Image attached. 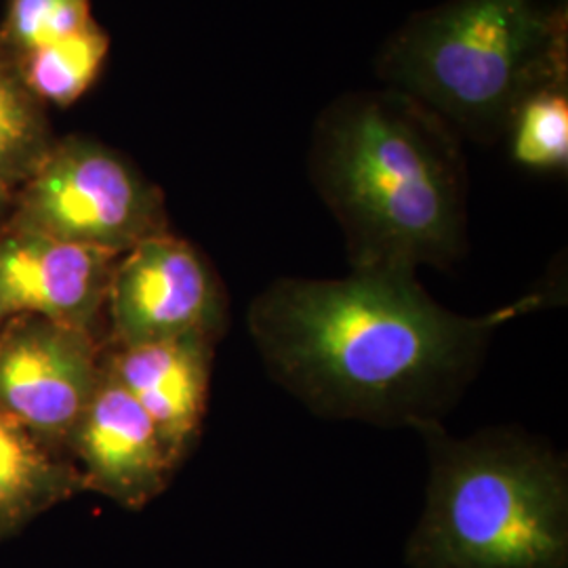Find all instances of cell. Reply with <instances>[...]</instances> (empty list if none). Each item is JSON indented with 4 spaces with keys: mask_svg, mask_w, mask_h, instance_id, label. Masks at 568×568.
<instances>
[{
    "mask_svg": "<svg viewBox=\"0 0 568 568\" xmlns=\"http://www.w3.org/2000/svg\"><path fill=\"white\" fill-rule=\"evenodd\" d=\"M549 293L464 316L410 272L352 270L337 281H274L248 305L246 326L270 377L318 417L419 429L443 424L493 335L546 307Z\"/></svg>",
    "mask_w": 568,
    "mask_h": 568,
    "instance_id": "obj_1",
    "label": "cell"
},
{
    "mask_svg": "<svg viewBox=\"0 0 568 568\" xmlns=\"http://www.w3.org/2000/svg\"><path fill=\"white\" fill-rule=\"evenodd\" d=\"M310 175L344 232L352 270L415 274L464 255L459 135L405 93L382 89L333 103L314 131Z\"/></svg>",
    "mask_w": 568,
    "mask_h": 568,
    "instance_id": "obj_2",
    "label": "cell"
},
{
    "mask_svg": "<svg viewBox=\"0 0 568 568\" xmlns=\"http://www.w3.org/2000/svg\"><path fill=\"white\" fill-rule=\"evenodd\" d=\"M426 443V506L406 541L410 568H568L567 459L525 432Z\"/></svg>",
    "mask_w": 568,
    "mask_h": 568,
    "instance_id": "obj_3",
    "label": "cell"
},
{
    "mask_svg": "<svg viewBox=\"0 0 568 568\" xmlns=\"http://www.w3.org/2000/svg\"><path fill=\"white\" fill-rule=\"evenodd\" d=\"M377 72L459 138L488 142L528 95L568 82L567 11L537 0H450L406 21Z\"/></svg>",
    "mask_w": 568,
    "mask_h": 568,
    "instance_id": "obj_4",
    "label": "cell"
},
{
    "mask_svg": "<svg viewBox=\"0 0 568 568\" xmlns=\"http://www.w3.org/2000/svg\"><path fill=\"white\" fill-rule=\"evenodd\" d=\"M2 224L122 255L169 232V213L163 190L116 150L65 135L21 185Z\"/></svg>",
    "mask_w": 568,
    "mask_h": 568,
    "instance_id": "obj_5",
    "label": "cell"
},
{
    "mask_svg": "<svg viewBox=\"0 0 568 568\" xmlns=\"http://www.w3.org/2000/svg\"><path fill=\"white\" fill-rule=\"evenodd\" d=\"M105 321V345L152 344L192 333L220 342L227 328V297L203 253L164 232L119 257Z\"/></svg>",
    "mask_w": 568,
    "mask_h": 568,
    "instance_id": "obj_6",
    "label": "cell"
},
{
    "mask_svg": "<svg viewBox=\"0 0 568 568\" xmlns=\"http://www.w3.org/2000/svg\"><path fill=\"white\" fill-rule=\"evenodd\" d=\"M102 373L103 339L89 331L39 316L0 325V415L49 447L63 450Z\"/></svg>",
    "mask_w": 568,
    "mask_h": 568,
    "instance_id": "obj_7",
    "label": "cell"
},
{
    "mask_svg": "<svg viewBox=\"0 0 568 568\" xmlns=\"http://www.w3.org/2000/svg\"><path fill=\"white\" fill-rule=\"evenodd\" d=\"M119 257L0 222V321L39 316L100 337Z\"/></svg>",
    "mask_w": 568,
    "mask_h": 568,
    "instance_id": "obj_8",
    "label": "cell"
},
{
    "mask_svg": "<svg viewBox=\"0 0 568 568\" xmlns=\"http://www.w3.org/2000/svg\"><path fill=\"white\" fill-rule=\"evenodd\" d=\"M63 450L79 469L84 490L126 509L145 508L180 467L142 406L105 368Z\"/></svg>",
    "mask_w": 568,
    "mask_h": 568,
    "instance_id": "obj_9",
    "label": "cell"
},
{
    "mask_svg": "<svg viewBox=\"0 0 568 568\" xmlns=\"http://www.w3.org/2000/svg\"><path fill=\"white\" fill-rule=\"evenodd\" d=\"M215 344L199 333L152 344H103V368L142 406L178 466L201 438Z\"/></svg>",
    "mask_w": 568,
    "mask_h": 568,
    "instance_id": "obj_10",
    "label": "cell"
},
{
    "mask_svg": "<svg viewBox=\"0 0 568 568\" xmlns=\"http://www.w3.org/2000/svg\"><path fill=\"white\" fill-rule=\"evenodd\" d=\"M82 490L81 474L63 450L0 415V544Z\"/></svg>",
    "mask_w": 568,
    "mask_h": 568,
    "instance_id": "obj_11",
    "label": "cell"
},
{
    "mask_svg": "<svg viewBox=\"0 0 568 568\" xmlns=\"http://www.w3.org/2000/svg\"><path fill=\"white\" fill-rule=\"evenodd\" d=\"M55 140L49 108L0 49V222Z\"/></svg>",
    "mask_w": 568,
    "mask_h": 568,
    "instance_id": "obj_12",
    "label": "cell"
},
{
    "mask_svg": "<svg viewBox=\"0 0 568 568\" xmlns=\"http://www.w3.org/2000/svg\"><path fill=\"white\" fill-rule=\"evenodd\" d=\"M110 37L98 21L60 42L26 53L16 61L21 79L47 108L79 102L102 74Z\"/></svg>",
    "mask_w": 568,
    "mask_h": 568,
    "instance_id": "obj_13",
    "label": "cell"
},
{
    "mask_svg": "<svg viewBox=\"0 0 568 568\" xmlns=\"http://www.w3.org/2000/svg\"><path fill=\"white\" fill-rule=\"evenodd\" d=\"M511 156L530 171H567V82H556L528 95L509 122Z\"/></svg>",
    "mask_w": 568,
    "mask_h": 568,
    "instance_id": "obj_14",
    "label": "cell"
},
{
    "mask_svg": "<svg viewBox=\"0 0 568 568\" xmlns=\"http://www.w3.org/2000/svg\"><path fill=\"white\" fill-rule=\"evenodd\" d=\"M91 0H7L0 49L13 61L63 41L93 23Z\"/></svg>",
    "mask_w": 568,
    "mask_h": 568,
    "instance_id": "obj_15",
    "label": "cell"
},
{
    "mask_svg": "<svg viewBox=\"0 0 568 568\" xmlns=\"http://www.w3.org/2000/svg\"><path fill=\"white\" fill-rule=\"evenodd\" d=\"M0 325H2V321H0Z\"/></svg>",
    "mask_w": 568,
    "mask_h": 568,
    "instance_id": "obj_16",
    "label": "cell"
}]
</instances>
